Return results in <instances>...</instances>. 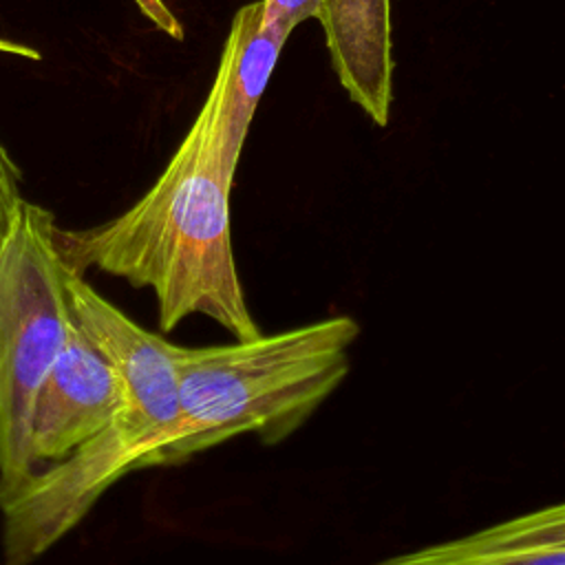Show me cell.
<instances>
[{"label": "cell", "instance_id": "7a4b0ae2", "mask_svg": "<svg viewBox=\"0 0 565 565\" xmlns=\"http://www.w3.org/2000/svg\"><path fill=\"white\" fill-rule=\"evenodd\" d=\"M66 294L84 333L117 371L121 404L113 419L68 457L35 468L0 494L4 565H29L64 539L130 472L152 468L179 415L177 344L143 329L68 269Z\"/></svg>", "mask_w": 565, "mask_h": 565}, {"label": "cell", "instance_id": "8992f818", "mask_svg": "<svg viewBox=\"0 0 565 565\" xmlns=\"http://www.w3.org/2000/svg\"><path fill=\"white\" fill-rule=\"evenodd\" d=\"M331 66L349 99L386 126L393 104L391 0H316Z\"/></svg>", "mask_w": 565, "mask_h": 565}, {"label": "cell", "instance_id": "52a82bcc", "mask_svg": "<svg viewBox=\"0 0 565 565\" xmlns=\"http://www.w3.org/2000/svg\"><path fill=\"white\" fill-rule=\"evenodd\" d=\"M377 565H565V508L541 505Z\"/></svg>", "mask_w": 565, "mask_h": 565}, {"label": "cell", "instance_id": "30bf717a", "mask_svg": "<svg viewBox=\"0 0 565 565\" xmlns=\"http://www.w3.org/2000/svg\"><path fill=\"white\" fill-rule=\"evenodd\" d=\"M316 15V0H263L260 24L294 31L300 22Z\"/></svg>", "mask_w": 565, "mask_h": 565}, {"label": "cell", "instance_id": "6da1fadb", "mask_svg": "<svg viewBox=\"0 0 565 565\" xmlns=\"http://www.w3.org/2000/svg\"><path fill=\"white\" fill-rule=\"evenodd\" d=\"M245 11H236L216 75L190 130L157 181L119 216L88 227L60 230L57 243L68 267H88L150 289L163 333L188 316H205L234 340L260 333L238 278L230 192L234 172L216 148V119L232 64L243 38Z\"/></svg>", "mask_w": 565, "mask_h": 565}, {"label": "cell", "instance_id": "277c9868", "mask_svg": "<svg viewBox=\"0 0 565 565\" xmlns=\"http://www.w3.org/2000/svg\"><path fill=\"white\" fill-rule=\"evenodd\" d=\"M66 274L55 216L24 199L0 245V494L33 472V402L73 318Z\"/></svg>", "mask_w": 565, "mask_h": 565}, {"label": "cell", "instance_id": "8fae6325", "mask_svg": "<svg viewBox=\"0 0 565 565\" xmlns=\"http://www.w3.org/2000/svg\"><path fill=\"white\" fill-rule=\"evenodd\" d=\"M137 4V9L166 35L174 38V40H183V26L179 22V18L166 7L163 0H132Z\"/></svg>", "mask_w": 565, "mask_h": 565}, {"label": "cell", "instance_id": "5b68a950", "mask_svg": "<svg viewBox=\"0 0 565 565\" xmlns=\"http://www.w3.org/2000/svg\"><path fill=\"white\" fill-rule=\"evenodd\" d=\"M119 404L117 371L73 316L66 340L33 402L26 437L33 470L68 457L113 419Z\"/></svg>", "mask_w": 565, "mask_h": 565}, {"label": "cell", "instance_id": "9c48e42d", "mask_svg": "<svg viewBox=\"0 0 565 565\" xmlns=\"http://www.w3.org/2000/svg\"><path fill=\"white\" fill-rule=\"evenodd\" d=\"M20 183L22 172L0 139V245L4 243L20 210V203L24 201Z\"/></svg>", "mask_w": 565, "mask_h": 565}, {"label": "cell", "instance_id": "3957f363", "mask_svg": "<svg viewBox=\"0 0 565 565\" xmlns=\"http://www.w3.org/2000/svg\"><path fill=\"white\" fill-rule=\"evenodd\" d=\"M358 335V322L340 313L227 344H177L179 415L152 468L243 435L287 439L342 384Z\"/></svg>", "mask_w": 565, "mask_h": 565}, {"label": "cell", "instance_id": "7c38bea8", "mask_svg": "<svg viewBox=\"0 0 565 565\" xmlns=\"http://www.w3.org/2000/svg\"><path fill=\"white\" fill-rule=\"evenodd\" d=\"M0 53H9V55H18V57H26V60H42V53L29 44L22 42H13L7 38H0Z\"/></svg>", "mask_w": 565, "mask_h": 565}, {"label": "cell", "instance_id": "ba28073f", "mask_svg": "<svg viewBox=\"0 0 565 565\" xmlns=\"http://www.w3.org/2000/svg\"><path fill=\"white\" fill-rule=\"evenodd\" d=\"M243 11L245 29L216 119V148L223 168L230 172H236L256 106L269 84L276 60L291 35L285 29L260 24L263 0L243 4Z\"/></svg>", "mask_w": 565, "mask_h": 565}]
</instances>
